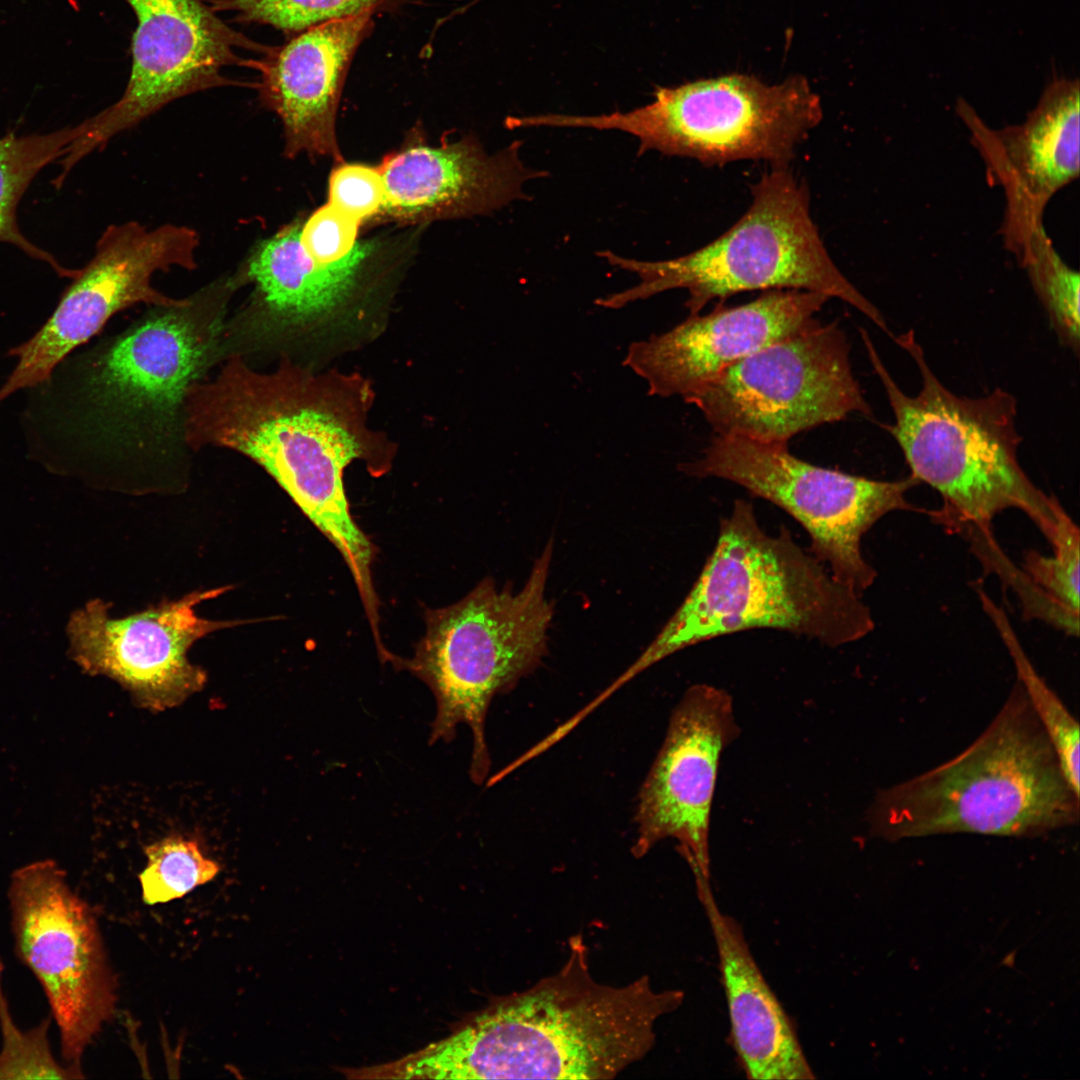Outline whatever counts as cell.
I'll list each match as a JSON object with an SVG mask.
<instances>
[{
	"mask_svg": "<svg viewBox=\"0 0 1080 1080\" xmlns=\"http://www.w3.org/2000/svg\"><path fill=\"white\" fill-rule=\"evenodd\" d=\"M580 935L562 967L530 988L496 997L446 1038L379 1066L393 1079L610 1080L644 1058L657 1021L678 1009L680 990H656L647 975L598 982Z\"/></svg>",
	"mask_w": 1080,
	"mask_h": 1080,
	"instance_id": "1",
	"label": "cell"
},
{
	"mask_svg": "<svg viewBox=\"0 0 1080 1080\" xmlns=\"http://www.w3.org/2000/svg\"><path fill=\"white\" fill-rule=\"evenodd\" d=\"M315 383L282 363L256 371L245 357L220 364L214 377L187 392L186 438L193 452L206 446L236 451L261 466L342 555L368 616L377 615L371 579L374 547L353 520L344 469L363 452L346 417L320 400Z\"/></svg>",
	"mask_w": 1080,
	"mask_h": 1080,
	"instance_id": "2",
	"label": "cell"
},
{
	"mask_svg": "<svg viewBox=\"0 0 1080 1080\" xmlns=\"http://www.w3.org/2000/svg\"><path fill=\"white\" fill-rule=\"evenodd\" d=\"M247 284L239 266L179 304L151 306L90 353L79 392L89 448L128 472L185 471L187 392L221 364L229 303Z\"/></svg>",
	"mask_w": 1080,
	"mask_h": 1080,
	"instance_id": "3",
	"label": "cell"
},
{
	"mask_svg": "<svg viewBox=\"0 0 1080 1080\" xmlns=\"http://www.w3.org/2000/svg\"><path fill=\"white\" fill-rule=\"evenodd\" d=\"M761 628L836 648L868 635L874 620L862 595L837 581L785 526L778 535L767 534L753 505L737 499L720 520L715 547L684 601L611 685L620 688L684 648Z\"/></svg>",
	"mask_w": 1080,
	"mask_h": 1080,
	"instance_id": "4",
	"label": "cell"
},
{
	"mask_svg": "<svg viewBox=\"0 0 1080 1080\" xmlns=\"http://www.w3.org/2000/svg\"><path fill=\"white\" fill-rule=\"evenodd\" d=\"M860 334L893 412L894 422L886 429L903 452L910 476L943 499L936 520L970 536L990 535L993 518L1014 508L1050 541L1067 513L1021 467L1015 397L1002 388L980 397L955 394L931 369L912 329L892 336L921 376L919 392L910 396L892 378L868 333L861 329Z\"/></svg>",
	"mask_w": 1080,
	"mask_h": 1080,
	"instance_id": "5",
	"label": "cell"
},
{
	"mask_svg": "<svg viewBox=\"0 0 1080 1080\" xmlns=\"http://www.w3.org/2000/svg\"><path fill=\"white\" fill-rule=\"evenodd\" d=\"M1079 799L1017 680L971 745L879 791L867 820L870 832L888 841L954 833L1035 837L1077 824Z\"/></svg>",
	"mask_w": 1080,
	"mask_h": 1080,
	"instance_id": "6",
	"label": "cell"
},
{
	"mask_svg": "<svg viewBox=\"0 0 1080 1080\" xmlns=\"http://www.w3.org/2000/svg\"><path fill=\"white\" fill-rule=\"evenodd\" d=\"M745 214L709 244L677 258L642 261L610 250L598 252L611 266L640 282L595 301L619 309L673 289H684V306L696 315L713 299L754 290H805L838 298L892 333L881 312L841 273L810 214L806 184L788 167L772 168L752 188Z\"/></svg>",
	"mask_w": 1080,
	"mask_h": 1080,
	"instance_id": "7",
	"label": "cell"
},
{
	"mask_svg": "<svg viewBox=\"0 0 1080 1080\" xmlns=\"http://www.w3.org/2000/svg\"><path fill=\"white\" fill-rule=\"evenodd\" d=\"M552 552L549 541L518 591L486 578L460 601L427 610L426 632L413 657L386 658L432 691L431 745L453 740L459 724L471 729L470 776L476 784L490 768L484 728L492 698L534 670L547 649L553 606L545 590Z\"/></svg>",
	"mask_w": 1080,
	"mask_h": 1080,
	"instance_id": "8",
	"label": "cell"
},
{
	"mask_svg": "<svg viewBox=\"0 0 1080 1080\" xmlns=\"http://www.w3.org/2000/svg\"><path fill=\"white\" fill-rule=\"evenodd\" d=\"M649 104L600 115L539 114V127L618 130L639 141L638 156L655 150L704 165L765 160L788 167L796 147L821 122L820 97L802 75L768 85L729 74L658 87Z\"/></svg>",
	"mask_w": 1080,
	"mask_h": 1080,
	"instance_id": "9",
	"label": "cell"
},
{
	"mask_svg": "<svg viewBox=\"0 0 1080 1080\" xmlns=\"http://www.w3.org/2000/svg\"><path fill=\"white\" fill-rule=\"evenodd\" d=\"M679 470L733 482L783 509L810 536L811 554L861 595L876 578L862 554L863 536L886 514L914 510L906 494L919 484L910 475L879 481L823 468L797 458L787 444L721 435Z\"/></svg>",
	"mask_w": 1080,
	"mask_h": 1080,
	"instance_id": "10",
	"label": "cell"
},
{
	"mask_svg": "<svg viewBox=\"0 0 1080 1080\" xmlns=\"http://www.w3.org/2000/svg\"><path fill=\"white\" fill-rule=\"evenodd\" d=\"M685 402L702 413L716 435L777 444L850 414L872 415L837 322L754 352Z\"/></svg>",
	"mask_w": 1080,
	"mask_h": 1080,
	"instance_id": "11",
	"label": "cell"
},
{
	"mask_svg": "<svg viewBox=\"0 0 1080 1080\" xmlns=\"http://www.w3.org/2000/svg\"><path fill=\"white\" fill-rule=\"evenodd\" d=\"M8 901L15 954L47 998L62 1061L81 1069L85 1049L111 1017L116 1001L97 921L52 860L15 871Z\"/></svg>",
	"mask_w": 1080,
	"mask_h": 1080,
	"instance_id": "12",
	"label": "cell"
},
{
	"mask_svg": "<svg viewBox=\"0 0 1080 1080\" xmlns=\"http://www.w3.org/2000/svg\"><path fill=\"white\" fill-rule=\"evenodd\" d=\"M125 1L136 17L127 86L118 101L82 122L64 158L69 167L181 97L223 86L256 88L223 72L232 66L256 70L258 59L242 58L239 51L262 56L270 49L226 24L202 0Z\"/></svg>",
	"mask_w": 1080,
	"mask_h": 1080,
	"instance_id": "13",
	"label": "cell"
},
{
	"mask_svg": "<svg viewBox=\"0 0 1080 1080\" xmlns=\"http://www.w3.org/2000/svg\"><path fill=\"white\" fill-rule=\"evenodd\" d=\"M199 240L195 230L183 225L148 229L130 221L108 226L93 257L77 270L47 322L29 340L10 350L9 355L18 362L0 388V402L47 380L69 352L96 335L114 314L139 303H181L183 298L158 291L152 276L174 267L194 270Z\"/></svg>",
	"mask_w": 1080,
	"mask_h": 1080,
	"instance_id": "14",
	"label": "cell"
},
{
	"mask_svg": "<svg viewBox=\"0 0 1080 1080\" xmlns=\"http://www.w3.org/2000/svg\"><path fill=\"white\" fill-rule=\"evenodd\" d=\"M739 732L726 690L702 683L685 691L640 790L634 856L673 838L693 875L710 877V822L720 761Z\"/></svg>",
	"mask_w": 1080,
	"mask_h": 1080,
	"instance_id": "15",
	"label": "cell"
},
{
	"mask_svg": "<svg viewBox=\"0 0 1080 1080\" xmlns=\"http://www.w3.org/2000/svg\"><path fill=\"white\" fill-rule=\"evenodd\" d=\"M231 586L194 591L123 618H111L96 599L68 623L72 658L89 674L106 675L152 710L181 704L205 684V671L191 664L187 651L206 635L247 621H215L196 614L200 603Z\"/></svg>",
	"mask_w": 1080,
	"mask_h": 1080,
	"instance_id": "16",
	"label": "cell"
},
{
	"mask_svg": "<svg viewBox=\"0 0 1080 1080\" xmlns=\"http://www.w3.org/2000/svg\"><path fill=\"white\" fill-rule=\"evenodd\" d=\"M829 299L819 292L767 290L631 343L623 365L646 381L649 395L685 400L741 359L820 325L815 315Z\"/></svg>",
	"mask_w": 1080,
	"mask_h": 1080,
	"instance_id": "17",
	"label": "cell"
},
{
	"mask_svg": "<svg viewBox=\"0 0 1080 1080\" xmlns=\"http://www.w3.org/2000/svg\"><path fill=\"white\" fill-rule=\"evenodd\" d=\"M1079 82L1058 78L1043 91L1026 120L989 127L964 100L957 112L970 132L988 176L1004 191L1001 233L1016 258L1043 225L1051 198L1079 176Z\"/></svg>",
	"mask_w": 1080,
	"mask_h": 1080,
	"instance_id": "18",
	"label": "cell"
},
{
	"mask_svg": "<svg viewBox=\"0 0 1080 1080\" xmlns=\"http://www.w3.org/2000/svg\"><path fill=\"white\" fill-rule=\"evenodd\" d=\"M302 222L282 227L259 242L243 262L254 288L246 303L227 318L221 360L247 357L272 346L288 330L332 311L354 290L369 254L356 244L343 259L323 264L301 241Z\"/></svg>",
	"mask_w": 1080,
	"mask_h": 1080,
	"instance_id": "19",
	"label": "cell"
},
{
	"mask_svg": "<svg viewBox=\"0 0 1080 1080\" xmlns=\"http://www.w3.org/2000/svg\"><path fill=\"white\" fill-rule=\"evenodd\" d=\"M522 143L491 155L472 136L440 146L408 144L378 166L385 187L382 216L423 222L485 215L529 199L524 183L548 173L524 165Z\"/></svg>",
	"mask_w": 1080,
	"mask_h": 1080,
	"instance_id": "20",
	"label": "cell"
},
{
	"mask_svg": "<svg viewBox=\"0 0 1080 1080\" xmlns=\"http://www.w3.org/2000/svg\"><path fill=\"white\" fill-rule=\"evenodd\" d=\"M374 10L309 27L258 58L256 85L263 106L280 118L284 153L340 157L336 115L345 78Z\"/></svg>",
	"mask_w": 1080,
	"mask_h": 1080,
	"instance_id": "21",
	"label": "cell"
},
{
	"mask_svg": "<svg viewBox=\"0 0 1080 1080\" xmlns=\"http://www.w3.org/2000/svg\"><path fill=\"white\" fill-rule=\"evenodd\" d=\"M719 959L731 1042L754 1080H804L815 1075L791 1020L751 953L740 924L719 908L710 878L694 876Z\"/></svg>",
	"mask_w": 1080,
	"mask_h": 1080,
	"instance_id": "22",
	"label": "cell"
},
{
	"mask_svg": "<svg viewBox=\"0 0 1080 1080\" xmlns=\"http://www.w3.org/2000/svg\"><path fill=\"white\" fill-rule=\"evenodd\" d=\"M81 123L44 134L0 138V242L11 244L32 259L49 265L60 277L76 275L57 259L24 236L17 221L18 204L36 175L48 164L60 160L81 134Z\"/></svg>",
	"mask_w": 1080,
	"mask_h": 1080,
	"instance_id": "23",
	"label": "cell"
},
{
	"mask_svg": "<svg viewBox=\"0 0 1080 1080\" xmlns=\"http://www.w3.org/2000/svg\"><path fill=\"white\" fill-rule=\"evenodd\" d=\"M1079 529L1068 514L1050 542L1052 556L1030 552L1016 587L1027 613L1039 616L1070 635L1079 631Z\"/></svg>",
	"mask_w": 1080,
	"mask_h": 1080,
	"instance_id": "24",
	"label": "cell"
},
{
	"mask_svg": "<svg viewBox=\"0 0 1080 1080\" xmlns=\"http://www.w3.org/2000/svg\"><path fill=\"white\" fill-rule=\"evenodd\" d=\"M977 592L984 610L992 619L1012 658L1017 680L1022 685L1057 754L1064 776L1075 793L1080 795L1078 722L1031 664L1005 612L990 599L983 589H978Z\"/></svg>",
	"mask_w": 1080,
	"mask_h": 1080,
	"instance_id": "25",
	"label": "cell"
},
{
	"mask_svg": "<svg viewBox=\"0 0 1080 1080\" xmlns=\"http://www.w3.org/2000/svg\"><path fill=\"white\" fill-rule=\"evenodd\" d=\"M1059 341L1076 355L1080 344L1079 273L1055 249L1044 226L1017 257Z\"/></svg>",
	"mask_w": 1080,
	"mask_h": 1080,
	"instance_id": "26",
	"label": "cell"
},
{
	"mask_svg": "<svg viewBox=\"0 0 1080 1080\" xmlns=\"http://www.w3.org/2000/svg\"><path fill=\"white\" fill-rule=\"evenodd\" d=\"M147 865L139 875L142 899L148 905L181 898L211 881L219 865L206 858L198 843L172 836L145 848Z\"/></svg>",
	"mask_w": 1080,
	"mask_h": 1080,
	"instance_id": "27",
	"label": "cell"
},
{
	"mask_svg": "<svg viewBox=\"0 0 1080 1080\" xmlns=\"http://www.w3.org/2000/svg\"><path fill=\"white\" fill-rule=\"evenodd\" d=\"M0 960V1079H77L82 1070L58 1061L49 1041L51 1016L22 1030L14 1022L3 987Z\"/></svg>",
	"mask_w": 1080,
	"mask_h": 1080,
	"instance_id": "28",
	"label": "cell"
},
{
	"mask_svg": "<svg viewBox=\"0 0 1080 1080\" xmlns=\"http://www.w3.org/2000/svg\"><path fill=\"white\" fill-rule=\"evenodd\" d=\"M388 0H209L216 12H232L244 23L270 25L285 33L296 34L309 27L359 14L376 11Z\"/></svg>",
	"mask_w": 1080,
	"mask_h": 1080,
	"instance_id": "29",
	"label": "cell"
},
{
	"mask_svg": "<svg viewBox=\"0 0 1080 1080\" xmlns=\"http://www.w3.org/2000/svg\"><path fill=\"white\" fill-rule=\"evenodd\" d=\"M328 203L346 216L362 222L382 216L385 187L378 167L342 164L329 178Z\"/></svg>",
	"mask_w": 1080,
	"mask_h": 1080,
	"instance_id": "30",
	"label": "cell"
},
{
	"mask_svg": "<svg viewBox=\"0 0 1080 1080\" xmlns=\"http://www.w3.org/2000/svg\"><path fill=\"white\" fill-rule=\"evenodd\" d=\"M360 224L327 203L302 223L301 241L307 252L323 264L346 257L358 243Z\"/></svg>",
	"mask_w": 1080,
	"mask_h": 1080,
	"instance_id": "31",
	"label": "cell"
}]
</instances>
